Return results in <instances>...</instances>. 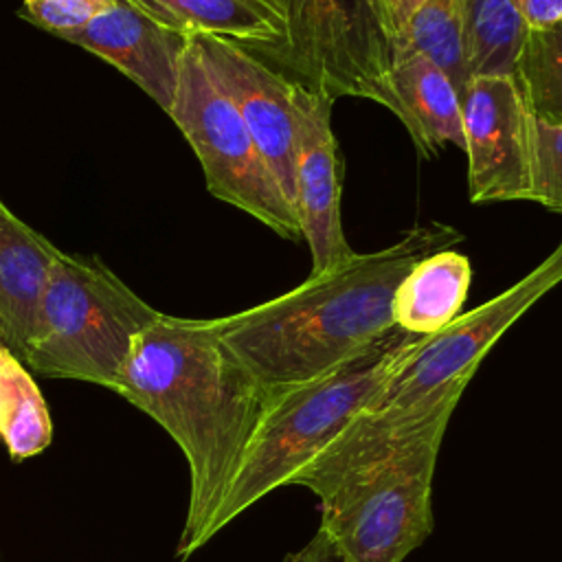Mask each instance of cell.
Instances as JSON below:
<instances>
[{
	"label": "cell",
	"instance_id": "1",
	"mask_svg": "<svg viewBox=\"0 0 562 562\" xmlns=\"http://www.w3.org/2000/svg\"><path fill=\"white\" fill-rule=\"evenodd\" d=\"M116 393L182 450L189 503L176 558L206 544L209 525L266 408V393L235 360L213 318L158 314L134 340Z\"/></svg>",
	"mask_w": 562,
	"mask_h": 562
},
{
	"label": "cell",
	"instance_id": "2",
	"mask_svg": "<svg viewBox=\"0 0 562 562\" xmlns=\"http://www.w3.org/2000/svg\"><path fill=\"white\" fill-rule=\"evenodd\" d=\"M461 241L448 224L415 226L391 246L356 252L281 296L213 318L215 331L266 397L307 384L391 331V303L404 274L422 257Z\"/></svg>",
	"mask_w": 562,
	"mask_h": 562
},
{
	"label": "cell",
	"instance_id": "3",
	"mask_svg": "<svg viewBox=\"0 0 562 562\" xmlns=\"http://www.w3.org/2000/svg\"><path fill=\"white\" fill-rule=\"evenodd\" d=\"M562 283V239L520 281L424 336L389 373L351 424L294 479L321 501L349 474L395 452L439 419H450L461 393L494 342L547 292Z\"/></svg>",
	"mask_w": 562,
	"mask_h": 562
},
{
	"label": "cell",
	"instance_id": "4",
	"mask_svg": "<svg viewBox=\"0 0 562 562\" xmlns=\"http://www.w3.org/2000/svg\"><path fill=\"white\" fill-rule=\"evenodd\" d=\"M424 336L400 327L307 384L268 395L235 476L209 525L206 542L266 494L294 479L362 413L389 373Z\"/></svg>",
	"mask_w": 562,
	"mask_h": 562
},
{
	"label": "cell",
	"instance_id": "5",
	"mask_svg": "<svg viewBox=\"0 0 562 562\" xmlns=\"http://www.w3.org/2000/svg\"><path fill=\"white\" fill-rule=\"evenodd\" d=\"M99 257H55L24 364L44 378L116 391L136 336L158 318Z\"/></svg>",
	"mask_w": 562,
	"mask_h": 562
},
{
	"label": "cell",
	"instance_id": "6",
	"mask_svg": "<svg viewBox=\"0 0 562 562\" xmlns=\"http://www.w3.org/2000/svg\"><path fill=\"white\" fill-rule=\"evenodd\" d=\"M450 419L345 476L321 501V529L342 562H404L432 531V474Z\"/></svg>",
	"mask_w": 562,
	"mask_h": 562
},
{
	"label": "cell",
	"instance_id": "7",
	"mask_svg": "<svg viewBox=\"0 0 562 562\" xmlns=\"http://www.w3.org/2000/svg\"><path fill=\"white\" fill-rule=\"evenodd\" d=\"M283 40L255 53L329 99L358 97L384 105L395 26L386 0H277Z\"/></svg>",
	"mask_w": 562,
	"mask_h": 562
},
{
	"label": "cell",
	"instance_id": "8",
	"mask_svg": "<svg viewBox=\"0 0 562 562\" xmlns=\"http://www.w3.org/2000/svg\"><path fill=\"white\" fill-rule=\"evenodd\" d=\"M198 156L206 189L283 239H299L301 222L239 110L215 81L193 35L182 55L178 88L167 112Z\"/></svg>",
	"mask_w": 562,
	"mask_h": 562
},
{
	"label": "cell",
	"instance_id": "9",
	"mask_svg": "<svg viewBox=\"0 0 562 562\" xmlns=\"http://www.w3.org/2000/svg\"><path fill=\"white\" fill-rule=\"evenodd\" d=\"M472 204L533 193V116L512 75H476L461 97Z\"/></svg>",
	"mask_w": 562,
	"mask_h": 562
},
{
	"label": "cell",
	"instance_id": "10",
	"mask_svg": "<svg viewBox=\"0 0 562 562\" xmlns=\"http://www.w3.org/2000/svg\"><path fill=\"white\" fill-rule=\"evenodd\" d=\"M331 105L334 99L294 81V206L312 255L310 274L336 268L356 255L340 217V156L331 130Z\"/></svg>",
	"mask_w": 562,
	"mask_h": 562
},
{
	"label": "cell",
	"instance_id": "11",
	"mask_svg": "<svg viewBox=\"0 0 562 562\" xmlns=\"http://www.w3.org/2000/svg\"><path fill=\"white\" fill-rule=\"evenodd\" d=\"M215 81L239 110L259 154L294 204L296 136L292 119L294 79L252 50L215 35L191 33ZM296 209V206H294Z\"/></svg>",
	"mask_w": 562,
	"mask_h": 562
},
{
	"label": "cell",
	"instance_id": "12",
	"mask_svg": "<svg viewBox=\"0 0 562 562\" xmlns=\"http://www.w3.org/2000/svg\"><path fill=\"white\" fill-rule=\"evenodd\" d=\"M61 40L112 64L165 114L171 110L191 33L151 0H112L88 26Z\"/></svg>",
	"mask_w": 562,
	"mask_h": 562
},
{
	"label": "cell",
	"instance_id": "13",
	"mask_svg": "<svg viewBox=\"0 0 562 562\" xmlns=\"http://www.w3.org/2000/svg\"><path fill=\"white\" fill-rule=\"evenodd\" d=\"M384 108L402 121L422 158H435L446 143L463 151L461 97L452 81L424 55L408 53L393 59Z\"/></svg>",
	"mask_w": 562,
	"mask_h": 562
},
{
	"label": "cell",
	"instance_id": "14",
	"mask_svg": "<svg viewBox=\"0 0 562 562\" xmlns=\"http://www.w3.org/2000/svg\"><path fill=\"white\" fill-rule=\"evenodd\" d=\"M59 248L0 200V345L26 358L40 299Z\"/></svg>",
	"mask_w": 562,
	"mask_h": 562
},
{
	"label": "cell",
	"instance_id": "15",
	"mask_svg": "<svg viewBox=\"0 0 562 562\" xmlns=\"http://www.w3.org/2000/svg\"><path fill=\"white\" fill-rule=\"evenodd\" d=\"M470 281L472 266L465 255L446 248L422 257L393 294V325L417 336L437 334L459 316Z\"/></svg>",
	"mask_w": 562,
	"mask_h": 562
},
{
	"label": "cell",
	"instance_id": "16",
	"mask_svg": "<svg viewBox=\"0 0 562 562\" xmlns=\"http://www.w3.org/2000/svg\"><path fill=\"white\" fill-rule=\"evenodd\" d=\"M189 33L231 40L263 53L283 40V15L277 0H151Z\"/></svg>",
	"mask_w": 562,
	"mask_h": 562
},
{
	"label": "cell",
	"instance_id": "17",
	"mask_svg": "<svg viewBox=\"0 0 562 562\" xmlns=\"http://www.w3.org/2000/svg\"><path fill=\"white\" fill-rule=\"evenodd\" d=\"M0 439L13 461L44 452L53 441L46 400L26 364L0 345Z\"/></svg>",
	"mask_w": 562,
	"mask_h": 562
},
{
	"label": "cell",
	"instance_id": "18",
	"mask_svg": "<svg viewBox=\"0 0 562 562\" xmlns=\"http://www.w3.org/2000/svg\"><path fill=\"white\" fill-rule=\"evenodd\" d=\"M417 53L432 61L463 97L472 72L465 55L459 0H422L393 35V59Z\"/></svg>",
	"mask_w": 562,
	"mask_h": 562
},
{
	"label": "cell",
	"instance_id": "19",
	"mask_svg": "<svg viewBox=\"0 0 562 562\" xmlns=\"http://www.w3.org/2000/svg\"><path fill=\"white\" fill-rule=\"evenodd\" d=\"M472 77L512 75L527 26L514 0H459Z\"/></svg>",
	"mask_w": 562,
	"mask_h": 562
},
{
	"label": "cell",
	"instance_id": "20",
	"mask_svg": "<svg viewBox=\"0 0 562 562\" xmlns=\"http://www.w3.org/2000/svg\"><path fill=\"white\" fill-rule=\"evenodd\" d=\"M512 77L533 121L562 125V22L527 31Z\"/></svg>",
	"mask_w": 562,
	"mask_h": 562
},
{
	"label": "cell",
	"instance_id": "21",
	"mask_svg": "<svg viewBox=\"0 0 562 562\" xmlns=\"http://www.w3.org/2000/svg\"><path fill=\"white\" fill-rule=\"evenodd\" d=\"M531 202L562 215V125H544L533 121Z\"/></svg>",
	"mask_w": 562,
	"mask_h": 562
},
{
	"label": "cell",
	"instance_id": "22",
	"mask_svg": "<svg viewBox=\"0 0 562 562\" xmlns=\"http://www.w3.org/2000/svg\"><path fill=\"white\" fill-rule=\"evenodd\" d=\"M112 0H24L20 15L35 26L64 37L88 26Z\"/></svg>",
	"mask_w": 562,
	"mask_h": 562
},
{
	"label": "cell",
	"instance_id": "23",
	"mask_svg": "<svg viewBox=\"0 0 562 562\" xmlns=\"http://www.w3.org/2000/svg\"><path fill=\"white\" fill-rule=\"evenodd\" d=\"M514 2L527 31L547 29L562 22V0H514Z\"/></svg>",
	"mask_w": 562,
	"mask_h": 562
},
{
	"label": "cell",
	"instance_id": "24",
	"mask_svg": "<svg viewBox=\"0 0 562 562\" xmlns=\"http://www.w3.org/2000/svg\"><path fill=\"white\" fill-rule=\"evenodd\" d=\"M283 562H342L336 547L331 544L329 536L318 527V531L312 536L307 544H303L299 551L288 555Z\"/></svg>",
	"mask_w": 562,
	"mask_h": 562
},
{
	"label": "cell",
	"instance_id": "25",
	"mask_svg": "<svg viewBox=\"0 0 562 562\" xmlns=\"http://www.w3.org/2000/svg\"><path fill=\"white\" fill-rule=\"evenodd\" d=\"M419 2L422 0H386L395 31L411 18V13L419 7Z\"/></svg>",
	"mask_w": 562,
	"mask_h": 562
},
{
	"label": "cell",
	"instance_id": "26",
	"mask_svg": "<svg viewBox=\"0 0 562 562\" xmlns=\"http://www.w3.org/2000/svg\"><path fill=\"white\" fill-rule=\"evenodd\" d=\"M0 562H2V555H0Z\"/></svg>",
	"mask_w": 562,
	"mask_h": 562
}]
</instances>
